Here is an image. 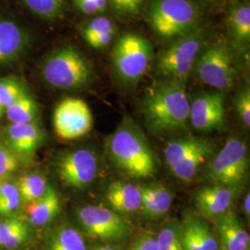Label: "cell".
<instances>
[{"instance_id":"cell-1","label":"cell","mask_w":250,"mask_h":250,"mask_svg":"<svg viewBox=\"0 0 250 250\" xmlns=\"http://www.w3.org/2000/svg\"><path fill=\"white\" fill-rule=\"evenodd\" d=\"M147 129L156 134L187 128L190 101L182 83L165 81L147 92L142 103Z\"/></svg>"},{"instance_id":"cell-2","label":"cell","mask_w":250,"mask_h":250,"mask_svg":"<svg viewBox=\"0 0 250 250\" xmlns=\"http://www.w3.org/2000/svg\"><path fill=\"white\" fill-rule=\"evenodd\" d=\"M107 152L111 161L127 175L135 178L153 176L157 160L142 131L133 120L126 117L107 139Z\"/></svg>"},{"instance_id":"cell-3","label":"cell","mask_w":250,"mask_h":250,"mask_svg":"<svg viewBox=\"0 0 250 250\" xmlns=\"http://www.w3.org/2000/svg\"><path fill=\"white\" fill-rule=\"evenodd\" d=\"M146 16L158 36L176 40L198 28L200 13L191 0H152Z\"/></svg>"},{"instance_id":"cell-4","label":"cell","mask_w":250,"mask_h":250,"mask_svg":"<svg viewBox=\"0 0 250 250\" xmlns=\"http://www.w3.org/2000/svg\"><path fill=\"white\" fill-rule=\"evenodd\" d=\"M41 73L49 85L63 90L83 88L93 77L87 59L72 46H63L50 54L42 64Z\"/></svg>"},{"instance_id":"cell-5","label":"cell","mask_w":250,"mask_h":250,"mask_svg":"<svg viewBox=\"0 0 250 250\" xmlns=\"http://www.w3.org/2000/svg\"><path fill=\"white\" fill-rule=\"evenodd\" d=\"M212 141L197 136H182L167 144L165 161L171 173L182 182H189L214 153Z\"/></svg>"},{"instance_id":"cell-6","label":"cell","mask_w":250,"mask_h":250,"mask_svg":"<svg viewBox=\"0 0 250 250\" xmlns=\"http://www.w3.org/2000/svg\"><path fill=\"white\" fill-rule=\"evenodd\" d=\"M205 38V30L197 28L192 33L176 39L160 55L157 62L158 72L167 81L184 83L194 69Z\"/></svg>"},{"instance_id":"cell-7","label":"cell","mask_w":250,"mask_h":250,"mask_svg":"<svg viewBox=\"0 0 250 250\" xmlns=\"http://www.w3.org/2000/svg\"><path fill=\"white\" fill-rule=\"evenodd\" d=\"M153 59L151 42L137 34L127 33L117 40L113 63L117 75L127 83H135L147 72Z\"/></svg>"},{"instance_id":"cell-8","label":"cell","mask_w":250,"mask_h":250,"mask_svg":"<svg viewBox=\"0 0 250 250\" xmlns=\"http://www.w3.org/2000/svg\"><path fill=\"white\" fill-rule=\"evenodd\" d=\"M249 170L248 147L237 136L230 137L208 165V178L213 185L239 189Z\"/></svg>"},{"instance_id":"cell-9","label":"cell","mask_w":250,"mask_h":250,"mask_svg":"<svg viewBox=\"0 0 250 250\" xmlns=\"http://www.w3.org/2000/svg\"><path fill=\"white\" fill-rule=\"evenodd\" d=\"M77 219L86 234L102 241H122L131 232L125 217L105 206H83L77 209Z\"/></svg>"},{"instance_id":"cell-10","label":"cell","mask_w":250,"mask_h":250,"mask_svg":"<svg viewBox=\"0 0 250 250\" xmlns=\"http://www.w3.org/2000/svg\"><path fill=\"white\" fill-rule=\"evenodd\" d=\"M197 77L213 88L228 90L235 83V70L227 45L217 40L204 49L196 62Z\"/></svg>"},{"instance_id":"cell-11","label":"cell","mask_w":250,"mask_h":250,"mask_svg":"<svg viewBox=\"0 0 250 250\" xmlns=\"http://www.w3.org/2000/svg\"><path fill=\"white\" fill-rule=\"evenodd\" d=\"M54 129L59 137L73 140L88 134L93 127L89 106L83 99H63L54 110Z\"/></svg>"},{"instance_id":"cell-12","label":"cell","mask_w":250,"mask_h":250,"mask_svg":"<svg viewBox=\"0 0 250 250\" xmlns=\"http://www.w3.org/2000/svg\"><path fill=\"white\" fill-rule=\"evenodd\" d=\"M99 161L95 152L79 148L67 152L57 162V171L63 183L74 189L91 185L99 172Z\"/></svg>"},{"instance_id":"cell-13","label":"cell","mask_w":250,"mask_h":250,"mask_svg":"<svg viewBox=\"0 0 250 250\" xmlns=\"http://www.w3.org/2000/svg\"><path fill=\"white\" fill-rule=\"evenodd\" d=\"M189 122L200 132L223 129L226 124L224 93L221 91L203 93L190 102Z\"/></svg>"},{"instance_id":"cell-14","label":"cell","mask_w":250,"mask_h":250,"mask_svg":"<svg viewBox=\"0 0 250 250\" xmlns=\"http://www.w3.org/2000/svg\"><path fill=\"white\" fill-rule=\"evenodd\" d=\"M239 189L212 185L199 189L195 195V205L199 216L217 220L232 209Z\"/></svg>"},{"instance_id":"cell-15","label":"cell","mask_w":250,"mask_h":250,"mask_svg":"<svg viewBox=\"0 0 250 250\" xmlns=\"http://www.w3.org/2000/svg\"><path fill=\"white\" fill-rule=\"evenodd\" d=\"M6 139L9 148L20 161L29 162L34 158L44 139V132L37 122L10 125L6 129Z\"/></svg>"},{"instance_id":"cell-16","label":"cell","mask_w":250,"mask_h":250,"mask_svg":"<svg viewBox=\"0 0 250 250\" xmlns=\"http://www.w3.org/2000/svg\"><path fill=\"white\" fill-rule=\"evenodd\" d=\"M31 37L18 22L0 19V66L14 62L26 53Z\"/></svg>"},{"instance_id":"cell-17","label":"cell","mask_w":250,"mask_h":250,"mask_svg":"<svg viewBox=\"0 0 250 250\" xmlns=\"http://www.w3.org/2000/svg\"><path fill=\"white\" fill-rule=\"evenodd\" d=\"M183 250H219L214 230L201 216L188 215L181 223Z\"/></svg>"},{"instance_id":"cell-18","label":"cell","mask_w":250,"mask_h":250,"mask_svg":"<svg viewBox=\"0 0 250 250\" xmlns=\"http://www.w3.org/2000/svg\"><path fill=\"white\" fill-rule=\"evenodd\" d=\"M219 249L221 250H250V233L236 213L231 209L215 220Z\"/></svg>"},{"instance_id":"cell-19","label":"cell","mask_w":250,"mask_h":250,"mask_svg":"<svg viewBox=\"0 0 250 250\" xmlns=\"http://www.w3.org/2000/svg\"><path fill=\"white\" fill-rule=\"evenodd\" d=\"M106 199L112 210L126 217L140 211L142 196L139 186L125 181L112 182L107 189Z\"/></svg>"},{"instance_id":"cell-20","label":"cell","mask_w":250,"mask_h":250,"mask_svg":"<svg viewBox=\"0 0 250 250\" xmlns=\"http://www.w3.org/2000/svg\"><path fill=\"white\" fill-rule=\"evenodd\" d=\"M142 203L140 211L149 220H158L167 214L173 200L170 189L161 184L139 186Z\"/></svg>"},{"instance_id":"cell-21","label":"cell","mask_w":250,"mask_h":250,"mask_svg":"<svg viewBox=\"0 0 250 250\" xmlns=\"http://www.w3.org/2000/svg\"><path fill=\"white\" fill-rule=\"evenodd\" d=\"M62 208L61 198L56 189L49 186L45 195L27 205V220L36 227H43L54 221Z\"/></svg>"},{"instance_id":"cell-22","label":"cell","mask_w":250,"mask_h":250,"mask_svg":"<svg viewBox=\"0 0 250 250\" xmlns=\"http://www.w3.org/2000/svg\"><path fill=\"white\" fill-rule=\"evenodd\" d=\"M229 36L237 48H246L250 40V4H238L230 9L227 19Z\"/></svg>"},{"instance_id":"cell-23","label":"cell","mask_w":250,"mask_h":250,"mask_svg":"<svg viewBox=\"0 0 250 250\" xmlns=\"http://www.w3.org/2000/svg\"><path fill=\"white\" fill-rule=\"evenodd\" d=\"M116 27L107 17L93 19L83 28V37L94 48H103L109 45L115 36Z\"/></svg>"},{"instance_id":"cell-24","label":"cell","mask_w":250,"mask_h":250,"mask_svg":"<svg viewBox=\"0 0 250 250\" xmlns=\"http://www.w3.org/2000/svg\"><path fill=\"white\" fill-rule=\"evenodd\" d=\"M49 186L47 179L38 172L21 176L16 184L21 202L26 205L43 197Z\"/></svg>"},{"instance_id":"cell-25","label":"cell","mask_w":250,"mask_h":250,"mask_svg":"<svg viewBox=\"0 0 250 250\" xmlns=\"http://www.w3.org/2000/svg\"><path fill=\"white\" fill-rule=\"evenodd\" d=\"M47 250H87L80 232L71 226L57 228L49 237Z\"/></svg>"},{"instance_id":"cell-26","label":"cell","mask_w":250,"mask_h":250,"mask_svg":"<svg viewBox=\"0 0 250 250\" xmlns=\"http://www.w3.org/2000/svg\"><path fill=\"white\" fill-rule=\"evenodd\" d=\"M5 114L10 124H29L36 122L38 107L35 99L28 93L5 108Z\"/></svg>"},{"instance_id":"cell-27","label":"cell","mask_w":250,"mask_h":250,"mask_svg":"<svg viewBox=\"0 0 250 250\" xmlns=\"http://www.w3.org/2000/svg\"><path fill=\"white\" fill-rule=\"evenodd\" d=\"M37 17L53 21L60 18L66 8L67 0H21Z\"/></svg>"},{"instance_id":"cell-28","label":"cell","mask_w":250,"mask_h":250,"mask_svg":"<svg viewBox=\"0 0 250 250\" xmlns=\"http://www.w3.org/2000/svg\"><path fill=\"white\" fill-rule=\"evenodd\" d=\"M156 241L158 250H183L181 224L176 220L167 222L156 236Z\"/></svg>"},{"instance_id":"cell-29","label":"cell","mask_w":250,"mask_h":250,"mask_svg":"<svg viewBox=\"0 0 250 250\" xmlns=\"http://www.w3.org/2000/svg\"><path fill=\"white\" fill-rule=\"evenodd\" d=\"M21 203V199L16 184L3 182L0 187V216L13 214Z\"/></svg>"},{"instance_id":"cell-30","label":"cell","mask_w":250,"mask_h":250,"mask_svg":"<svg viewBox=\"0 0 250 250\" xmlns=\"http://www.w3.org/2000/svg\"><path fill=\"white\" fill-rule=\"evenodd\" d=\"M25 94H27L26 89L17 78H0V105L4 109Z\"/></svg>"},{"instance_id":"cell-31","label":"cell","mask_w":250,"mask_h":250,"mask_svg":"<svg viewBox=\"0 0 250 250\" xmlns=\"http://www.w3.org/2000/svg\"><path fill=\"white\" fill-rule=\"evenodd\" d=\"M20 160L9 146L0 140V182L8 181L18 170Z\"/></svg>"},{"instance_id":"cell-32","label":"cell","mask_w":250,"mask_h":250,"mask_svg":"<svg viewBox=\"0 0 250 250\" xmlns=\"http://www.w3.org/2000/svg\"><path fill=\"white\" fill-rule=\"evenodd\" d=\"M235 111L242 125L247 128L250 126V90L249 86L243 87L234 100Z\"/></svg>"},{"instance_id":"cell-33","label":"cell","mask_w":250,"mask_h":250,"mask_svg":"<svg viewBox=\"0 0 250 250\" xmlns=\"http://www.w3.org/2000/svg\"><path fill=\"white\" fill-rule=\"evenodd\" d=\"M31 235V226L28 221L24 220L23 223L19 226L14 232L10 234L7 241L3 244V248L6 250H14L22 245L30 238Z\"/></svg>"},{"instance_id":"cell-34","label":"cell","mask_w":250,"mask_h":250,"mask_svg":"<svg viewBox=\"0 0 250 250\" xmlns=\"http://www.w3.org/2000/svg\"><path fill=\"white\" fill-rule=\"evenodd\" d=\"M75 8L83 14L93 15L104 13L107 9L108 0H72Z\"/></svg>"},{"instance_id":"cell-35","label":"cell","mask_w":250,"mask_h":250,"mask_svg":"<svg viewBox=\"0 0 250 250\" xmlns=\"http://www.w3.org/2000/svg\"><path fill=\"white\" fill-rule=\"evenodd\" d=\"M143 2L144 0H108L111 8L121 16L135 15Z\"/></svg>"},{"instance_id":"cell-36","label":"cell","mask_w":250,"mask_h":250,"mask_svg":"<svg viewBox=\"0 0 250 250\" xmlns=\"http://www.w3.org/2000/svg\"><path fill=\"white\" fill-rule=\"evenodd\" d=\"M23 221L24 220L21 218L12 217L3 222H0V246H3V244L7 241L10 234L23 223Z\"/></svg>"},{"instance_id":"cell-37","label":"cell","mask_w":250,"mask_h":250,"mask_svg":"<svg viewBox=\"0 0 250 250\" xmlns=\"http://www.w3.org/2000/svg\"><path fill=\"white\" fill-rule=\"evenodd\" d=\"M129 250H158L156 236L152 232L141 233L131 245Z\"/></svg>"},{"instance_id":"cell-38","label":"cell","mask_w":250,"mask_h":250,"mask_svg":"<svg viewBox=\"0 0 250 250\" xmlns=\"http://www.w3.org/2000/svg\"><path fill=\"white\" fill-rule=\"evenodd\" d=\"M250 194H248L246 197H245V199H244V202H243V210H244V213L245 215L249 218L250 217Z\"/></svg>"},{"instance_id":"cell-39","label":"cell","mask_w":250,"mask_h":250,"mask_svg":"<svg viewBox=\"0 0 250 250\" xmlns=\"http://www.w3.org/2000/svg\"><path fill=\"white\" fill-rule=\"evenodd\" d=\"M93 250H118L114 248H111V247H107V246H102V247H97L95 248Z\"/></svg>"},{"instance_id":"cell-40","label":"cell","mask_w":250,"mask_h":250,"mask_svg":"<svg viewBox=\"0 0 250 250\" xmlns=\"http://www.w3.org/2000/svg\"><path fill=\"white\" fill-rule=\"evenodd\" d=\"M203 1L208 4H212V3H216L218 0H203Z\"/></svg>"},{"instance_id":"cell-41","label":"cell","mask_w":250,"mask_h":250,"mask_svg":"<svg viewBox=\"0 0 250 250\" xmlns=\"http://www.w3.org/2000/svg\"><path fill=\"white\" fill-rule=\"evenodd\" d=\"M4 111H5V109H4L3 107L0 105V118L3 116V113H4Z\"/></svg>"},{"instance_id":"cell-42","label":"cell","mask_w":250,"mask_h":250,"mask_svg":"<svg viewBox=\"0 0 250 250\" xmlns=\"http://www.w3.org/2000/svg\"><path fill=\"white\" fill-rule=\"evenodd\" d=\"M1 185H2V183H1V182H0V187H1Z\"/></svg>"}]
</instances>
